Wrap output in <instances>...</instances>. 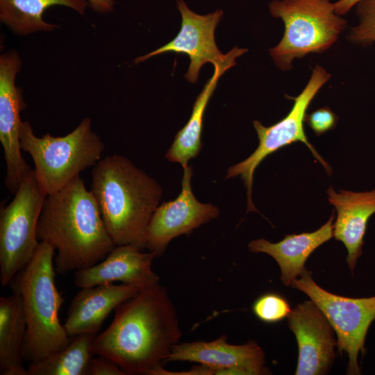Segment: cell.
<instances>
[{
  "label": "cell",
  "mask_w": 375,
  "mask_h": 375,
  "mask_svg": "<svg viewBox=\"0 0 375 375\" xmlns=\"http://www.w3.org/2000/svg\"><path fill=\"white\" fill-rule=\"evenodd\" d=\"M181 335L176 308L158 283L117 307L110 326L94 338L92 351L126 375H157Z\"/></svg>",
  "instance_id": "6da1fadb"
},
{
  "label": "cell",
  "mask_w": 375,
  "mask_h": 375,
  "mask_svg": "<svg viewBox=\"0 0 375 375\" xmlns=\"http://www.w3.org/2000/svg\"><path fill=\"white\" fill-rule=\"evenodd\" d=\"M37 235L57 250L54 266L60 274L93 266L116 247L80 175L46 197Z\"/></svg>",
  "instance_id": "7a4b0ae2"
},
{
  "label": "cell",
  "mask_w": 375,
  "mask_h": 375,
  "mask_svg": "<svg viewBox=\"0 0 375 375\" xmlns=\"http://www.w3.org/2000/svg\"><path fill=\"white\" fill-rule=\"evenodd\" d=\"M91 175L90 190L115 245L143 250L149 222L162 197L159 183L116 153L101 159Z\"/></svg>",
  "instance_id": "3957f363"
},
{
  "label": "cell",
  "mask_w": 375,
  "mask_h": 375,
  "mask_svg": "<svg viewBox=\"0 0 375 375\" xmlns=\"http://www.w3.org/2000/svg\"><path fill=\"white\" fill-rule=\"evenodd\" d=\"M54 253L51 244L40 241L32 259L9 283L22 300L26 322L22 357L29 362L61 349L71 340L59 319L65 300L55 283Z\"/></svg>",
  "instance_id": "277c9868"
},
{
  "label": "cell",
  "mask_w": 375,
  "mask_h": 375,
  "mask_svg": "<svg viewBox=\"0 0 375 375\" xmlns=\"http://www.w3.org/2000/svg\"><path fill=\"white\" fill-rule=\"evenodd\" d=\"M19 139L22 150L33 159L35 178L47 195L60 190L81 172L93 167L101 160L105 148L92 130L89 117L83 118L75 129L62 137L49 133L38 137L31 124L24 121Z\"/></svg>",
  "instance_id": "5b68a950"
},
{
  "label": "cell",
  "mask_w": 375,
  "mask_h": 375,
  "mask_svg": "<svg viewBox=\"0 0 375 375\" xmlns=\"http://www.w3.org/2000/svg\"><path fill=\"white\" fill-rule=\"evenodd\" d=\"M269 10L285 26L282 39L269 49L282 71L291 69L295 59L328 49L347 26L330 0H273Z\"/></svg>",
  "instance_id": "8992f818"
},
{
  "label": "cell",
  "mask_w": 375,
  "mask_h": 375,
  "mask_svg": "<svg viewBox=\"0 0 375 375\" xmlns=\"http://www.w3.org/2000/svg\"><path fill=\"white\" fill-rule=\"evenodd\" d=\"M14 199L0 208V281L8 285L35 255L40 241L37 226L47 196L34 169L23 179Z\"/></svg>",
  "instance_id": "52a82bcc"
},
{
  "label": "cell",
  "mask_w": 375,
  "mask_h": 375,
  "mask_svg": "<svg viewBox=\"0 0 375 375\" xmlns=\"http://www.w3.org/2000/svg\"><path fill=\"white\" fill-rule=\"evenodd\" d=\"M331 74L317 65L310 78L301 92L297 97L288 96L294 101L290 111L282 119L269 126H263L259 121H253L259 144L254 152L247 159L230 167L226 178L240 176L247 188L248 212L257 211L251 200L253 174L257 167L269 155L296 142H301L312 152L314 157L331 175V168L309 142L303 124L308 108L322 87L329 80Z\"/></svg>",
  "instance_id": "ba28073f"
},
{
  "label": "cell",
  "mask_w": 375,
  "mask_h": 375,
  "mask_svg": "<svg viewBox=\"0 0 375 375\" xmlns=\"http://www.w3.org/2000/svg\"><path fill=\"white\" fill-rule=\"evenodd\" d=\"M314 301L337 336V347L348 356L347 374H361L358 356L364 355L368 330L375 321V296L351 298L337 295L319 286L306 269L290 284Z\"/></svg>",
  "instance_id": "9c48e42d"
},
{
  "label": "cell",
  "mask_w": 375,
  "mask_h": 375,
  "mask_svg": "<svg viewBox=\"0 0 375 375\" xmlns=\"http://www.w3.org/2000/svg\"><path fill=\"white\" fill-rule=\"evenodd\" d=\"M22 59L15 49L0 56V142L6 163L5 185L15 194L23 179L32 169L21 153L20 112L26 108L22 90L15 85Z\"/></svg>",
  "instance_id": "30bf717a"
},
{
  "label": "cell",
  "mask_w": 375,
  "mask_h": 375,
  "mask_svg": "<svg viewBox=\"0 0 375 375\" xmlns=\"http://www.w3.org/2000/svg\"><path fill=\"white\" fill-rule=\"evenodd\" d=\"M176 8L181 16V28L177 35L164 46L136 58L134 64L165 53H183L190 60L185 78L194 83L203 65L207 62L221 65L231 57L233 50L222 54L215 42V30L223 16L222 10L200 15L189 8L184 0H177Z\"/></svg>",
  "instance_id": "8fae6325"
},
{
  "label": "cell",
  "mask_w": 375,
  "mask_h": 375,
  "mask_svg": "<svg viewBox=\"0 0 375 375\" xmlns=\"http://www.w3.org/2000/svg\"><path fill=\"white\" fill-rule=\"evenodd\" d=\"M192 174L191 166L183 169L180 194L174 200L159 205L151 218L146 248L155 257L162 255L174 238L191 233L194 229L219 215L217 206L197 199L191 187Z\"/></svg>",
  "instance_id": "7c38bea8"
},
{
  "label": "cell",
  "mask_w": 375,
  "mask_h": 375,
  "mask_svg": "<svg viewBox=\"0 0 375 375\" xmlns=\"http://www.w3.org/2000/svg\"><path fill=\"white\" fill-rule=\"evenodd\" d=\"M287 318L298 345L294 374H328L335 360L337 340L335 331L323 312L310 299L294 307Z\"/></svg>",
  "instance_id": "4fadbf2b"
},
{
  "label": "cell",
  "mask_w": 375,
  "mask_h": 375,
  "mask_svg": "<svg viewBox=\"0 0 375 375\" xmlns=\"http://www.w3.org/2000/svg\"><path fill=\"white\" fill-rule=\"evenodd\" d=\"M188 361L219 370L220 375H262L269 374L262 349L253 340L231 344L225 335L210 341L175 344L166 362Z\"/></svg>",
  "instance_id": "5bb4252c"
},
{
  "label": "cell",
  "mask_w": 375,
  "mask_h": 375,
  "mask_svg": "<svg viewBox=\"0 0 375 375\" xmlns=\"http://www.w3.org/2000/svg\"><path fill=\"white\" fill-rule=\"evenodd\" d=\"M142 251L131 244L116 246L99 262L74 271V283L83 288L120 281L140 289L158 283L159 277L151 268L155 256Z\"/></svg>",
  "instance_id": "9a60e30c"
},
{
  "label": "cell",
  "mask_w": 375,
  "mask_h": 375,
  "mask_svg": "<svg viewBox=\"0 0 375 375\" xmlns=\"http://www.w3.org/2000/svg\"><path fill=\"white\" fill-rule=\"evenodd\" d=\"M326 192L337 211L333 237L344 244L348 267L353 273L362 253L368 220L375 213V189L359 192L340 190L338 193L330 186Z\"/></svg>",
  "instance_id": "2e32d148"
},
{
  "label": "cell",
  "mask_w": 375,
  "mask_h": 375,
  "mask_svg": "<svg viewBox=\"0 0 375 375\" xmlns=\"http://www.w3.org/2000/svg\"><path fill=\"white\" fill-rule=\"evenodd\" d=\"M140 290L136 285L125 283L81 288L71 301L63 324L67 335L97 334L110 313Z\"/></svg>",
  "instance_id": "e0dca14e"
},
{
  "label": "cell",
  "mask_w": 375,
  "mask_h": 375,
  "mask_svg": "<svg viewBox=\"0 0 375 375\" xmlns=\"http://www.w3.org/2000/svg\"><path fill=\"white\" fill-rule=\"evenodd\" d=\"M334 214L333 210L329 219L317 231L286 235L276 243L263 238L254 240L248 244L249 249L272 257L280 267L281 282L289 286L306 269L305 263L310 254L333 237Z\"/></svg>",
  "instance_id": "ac0fdd59"
},
{
  "label": "cell",
  "mask_w": 375,
  "mask_h": 375,
  "mask_svg": "<svg viewBox=\"0 0 375 375\" xmlns=\"http://www.w3.org/2000/svg\"><path fill=\"white\" fill-rule=\"evenodd\" d=\"M231 57L221 65H213L214 72L197 96L190 119L186 124L176 133L170 148L165 154L166 158L172 162L181 164L183 169L188 166V161L195 158L201 149V132L203 117L208 103L217 87L219 78L228 69L234 66L235 58L247 51V49L235 47Z\"/></svg>",
  "instance_id": "d6986e66"
},
{
  "label": "cell",
  "mask_w": 375,
  "mask_h": 375,
  "mask_svg": "<svg viewBox=\"0 0 375 375\" xmlns=\"http://www.w3.org/2000/svg\"><path fill=\"white\" fill-rule=\"evenodd\" d=\"M26 331L22 300L16 294L0 298V374L28 375L22 363Z\"/></svg>",
  "instance_id": "ffe728a7"
},
{
  "label": "cell",
  "mask_w": 375,
  "mask_h": 375,
  "mask_svg": "<svg viewBox=\"0 0 375 375\" xmlns=\"http://www.w3.org/2000/svg\"><path fill=\"white\" fill-rule=\"evenodd\" d=\"M88 5V0H0V21L18 35L49 32L60 26L44 20L47 9L63 6L84 15Z\"/></svg>",
  "instance_id": "44dd1931"
},
{
  "label": "cell",
  "mask_w": 375,
  "mask_h": 375,
  "mask_svg": "<svg viewBox=\"0 0 375 375\" xmlns=\"http://www.w3.org/2000/svg\"><path fill=\"white\" fill-rule=\"evenodd\" d=\"M96 333H83L73 336L69 343L48 356L31 362L28 375H86L94 356L92 344Z\"/></svg>",
  "instance_id": "7402d4cb"
},
{
  "label": "cell",
  "mask_w": 375,
  "mask_h": 375,
  "mask_svg": "<svg viewBox=\"0 0 375 375\" xmlns=\"http://www.w3.org/2000/svg\"><path fill=\"white\" fill-rule=\"evenodd\" d=\"M252 310L260 321L273 324L288 317L292 309L285 297L277 293L269 292L256 299Z\"/></svg>",
  "instance_id": "603a6c76"
},
{
  "label": "cell",
  "mask_w": 375,
  "mask_h": 375,
  "mask_svg": "<svg viewBox=\"0 0 375 375\" xmlns=\"http://www.w3.org/2000/svg\"><path fill=\"white\" fill-rule=\"evenodd\" d=\"M358 24L351 28V42L367 44L375 42V0H361L357 4Z\"/></svg>",
  "instance_id": "cb8c5ba5"
},
{
  "label": "cell",
  "mask_w": 375,
  "mask_h": 375,
  "mask_svg": "<svg viewBox=\"0 0 375 375\" xmlns=\"http://www.w3.org/2000/svg\"><path fill=\"white\" fill-rule=\"evenodd\" d=\"M338 121V115L329 107H323L306 114L305 122L317 136L333 129Z\"/></svg>",
  "instance_id": "d4e9b609"
},
{
  "label": "cell",
  "mask_w": 375,
  "mask_h": 375,
  "mask_svg": "<svg viewBox=\"0 0 375 375\" xmlns=\"http://www.w3.org/2000/svg\"><path fill=\"white\" fill-rule=\"evenodd\" d=\"M86 375H126L112 360L103 356L92 357Z\"/></svg>",
  "instance_id": "484cf974"
},
{
  "label": "cell",
  "mask_w": 375,
  "mask_h": 375,
  "mask_svg": "<svg viewBox=\"0 0 375 375\" xmlns=\"http://www.w3.org/2000/svg\"><path fill=\"white\" fill-rule=\"evenodd\" d=\"M90 8L97 13L108 14L114 10L115 0H88Z\"/></svg>",
  "instance_id": "4316f807"
},
{
  "label": "cell",
  "mask_w": 375,
  "mask_h": 375,
  "mask_svg": "<svg viewBox=\"0 0 375 375\" xmlns=\"http://www.w3.org/2000/svg\"><path fill=\"white\" fill-rule=\"evenodd\" d=\"M361 0H338L333 3L336 13L339 15L347 14Z\"/></svg>",
  "instance_id": "83f0119b"
}]
</instances>
